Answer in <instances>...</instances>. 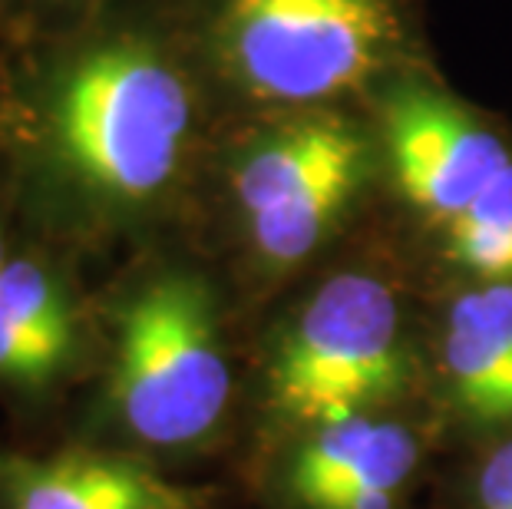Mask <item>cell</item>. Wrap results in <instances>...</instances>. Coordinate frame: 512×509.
Listing matches in <instances>:
<instances>
[{"mask_svg":"<svg viewBox=\"0 0 512 509\" xmlns=\"http://www.w3.org/2000/svg\"><path fill=\"white\" fill-rule=\"evenodd\" d=\"M410 377L397 298L380 278L334 275L281 331L268 400L294 424H337L394 400Z\"/></svg>","mask_w":512,"mask_h":509,"instance_id":"3","label":"cell"},{"mask_svg":"<svg viewBox=\"0 0 512 509\" xmlns=\"http://www.w3.org/2000/svg\"><path fill=\"white\" fill-rule=\"evenodd\" d=\"M446 255L483 281H512V162L446 222Z\"/></svg>","mask_w":512,"mask_h":509,"instance_id":"11","label":"cell"},{"mask_svg":"<svg viewBox=\"0 0 512 509\" xmlns=\"http://www.w3.org/2000/svg\"><path fill=\"white\" fill-rule=\"evenodd\" d=\"M4 493L7 509H202V493L103 453L17 460L4 470Z\"/></svg>","mask_w":512,"mask_h":509,"instance_id":"8","label":"cell"},{"mask_svg":"<svg viewBox=\"0 0 512 509\" xmlns=\"http://www.w3.org/2000/svg\"><path fill=\"white\" fill-rule=\"evenodd\" d=\"M417 460V437L403 424L370 414L337 420L294 450L288 490L304 509H394Z\"/></svg>","mask_w":512,"mask_h":509,"instance_id":"7","label":"cell"},{"mask_svg":"<svg viewBox=\"0 0 512 509\" xmlns=\"http://www.w3.org/2000/svg\"><path fill=\"white\" fill-rule=\"evenodd\" d=\"M232 397L212 291L195 275L146 281L119 311L113 404L133 437L185 447L209 437Z\"/></svg>","mask_w":512,"mask_h":509,"instance_id":"2","label":"cell"},{"mask_svg":"<svg viewBox=\"0 0 512 509\" xmlns=\"http://www.w3.org/2000/svg\"><path fill=\"white\" fill-rule=\"evenodd\" d=\"M192 136L185 77L146 40L119 37L73 57L47 96V143L90 196L143 205L179 176Z\"/></svg>","mask_w":512,"mask_h":509,"instance_id":"1","label":"cell"},{"mask_svg":"<svg viewBox=\"0 0 512 509\" xmlns=\"http://www.w3.org/2000/svg\"><path fill=\"white\" fill-rule=\"evenodd\" d=\"M443 367L479 420H512V281H486L446 314Z\"/></svg>","mask_w":512,"mask_h":509,"instance_id":"10","label":"cell"},{"mask_svg":"<svg viewBox=\"0 0 512 509\" xmlns=\"http://www.w3.org/2000/svg\"><path fill=\"white\" fill-rule=\"evenodd\" d=\"M76 321L63 281L30 255L0 268V381L43 387L67 367Z\"/></svg>","mask_w":512,"mask_h":509,"instance_id":"9","label":"cell"},{"mask_svg":"<svg viewBox=\"0 0 512 509\" xmlns=\"http://www.w3.org/2000/svg\"><path fill=\"white\" fill-rule=\"evenodd\" d=\"M364 169V136L341 116H298L255 136L232 166V192L261 262H304L357 196Z\"/></svg>","mask_w":512,"mask_h":509,"instance_id":"5","label":"cell"},{"mask_svg":"<svg viewBox=\"0 0 512 509\" xmlns=\"http://www.w3.org/2000/svg\"><path fill=\"white\" fill-rule=\"evenodd\" d=\"M387 153L403 196L443 225L512 162L503 139L473 113L420 90L390 103Z\"/></svg>","mask_w":512,"mask_h":509,"instance_id":"6","label":"cell"},{"mask_svg":"<svg viewBox=\"0 0 512 509\" xmlns=\"http://www.w3.org/2000/svg\"><path fill=\"white\" fill-rule=\"evenodd\" d=\"M215 27L232 80L288 106L354 93L400 40L394 0H225Z\"/></svg>","mask_w":512,"mask_h":509,"instance_id":"4","label":"cell"},{"mask_svg":"<svg viewBox=\"0 0 512 509\" xmlns=\"http://www.w3.org/2000/svg\"><path fill=\"white\" fill-rule=\"evenodd\" d=\"M476 509H512V440L479 467Z\"/></svg>","mask_w":512,"mask_h":509,"instance_id":"12","label":"cell"},{"mask_svg":"<svg viewBox=\"0 0 512 509\" xmlns=\"http://www.w3.org/2000/svg\"><path fill=\"white\" fill-rule=\"evenodd\" d=\"M7 265V242H4V232H0V268Z\"/></svg>","mask_w":512,"mask_h":509,"instance_id":"13","label":"cell"}]
</instances>
